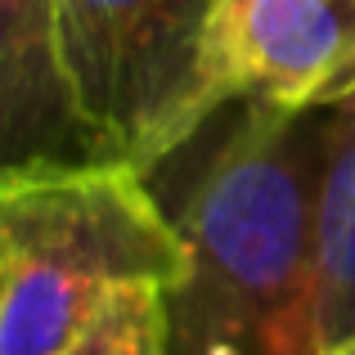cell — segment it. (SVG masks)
Returning <instances> with one entry per match:
<instances>
[{"label":"cell","instance_id":"cell-1","mask_svg":"<svg viewBox=\"0 0 355 355\" xmlns=\"http://www.w3.org/2000/svg\"><path fill=\"white\" fill-rule=\"evenodd\" d=\"M333 108L234 104L166 211L189 270L162 293L166 355H324L320 180Z\"/></svg>","mask_w":355,"mask_h":355},{"label":"cell","instance_id":"cell-8","mask_svg":"<svg viewBox=\"0 0 355 355\" xmlns=\"http://www.w3.org/2000/svg\"><path fill=\"white\" fill-rule=\"evenodd\" d=\"M329 355H355V342H347V347H333Z\"/></svg>","mask_w":355,"mask_h":355},{"label":"cell","instance_id":"cell-7","mask_svg":"<svg viewBox=\"0 0 355 355\" xmlns=\"http://www.w3.org/2000/svg\"><path fill=\"white\" fill-rule=\"evenodd\" d=\"M63 355H166V311L157 288H121Z\"/></svg>","mask_w":355,"mask_h":355},{"label":"cell","instance_id":"cell-6","mask_svg":"<svg viewBox=\"0 0 355 355\" xmlns=\"http://www.w3.org/2000/svg\"><path fill=\"white\" fill-rule=\"evenodd\" d=\"M320 329L324 355L355 342V95L333 108L320 180Z\"/></svg>","mask_w":355,"mask_h":355},{"label":"cell","instance_id":"cell-5","mask_svg":"<svg viewBox=\"0 0 355 355\" xmlns=\"http://www.w3.org/2000/svg\"><path fill=\"white\" fill-rule=\"evenodd\" d=\"M113 157L72 77L59 0H0V175Z\"/></svg>","mask_w":355,"mask_h":355},{"label":"cell","instance_id":"cell-4","mask_svg":"<svg viewBox=\"0 0 355 355\" xmlns=\"http://www.w3.org/2000/svg\"><path fill=\"white\" fill-rule=\"evenodd\" d=\"M202 72L220 108H338L355 95V0H211Z\"/></svg>","mask_w":355,"mask_h":355},{"label":"cell","instance_id":"cell-3","mask_svg":"<svg viewBox=\"0 0 355 355\" xmlns=\"http://www.w3.org/2000/svg\"><path fill=\"white\" fill-rule=\"evenodd\" d=\"M211 0H59V27L86 113L121 162L157 171L211 117L202 72Z\"/></svg>","mask_w":355,"mask_h":355},{"label":"cell","instance_id":"cell-2","mask_svg":"<svg viewBox=\"0 0 355 355\" xmlns=\"http://www.w3.org/2000/svg\"><path fill=\"white\" fill-rule=\"evenodd\" d=\"M189 248L135 162L0 175V355H63L121 288H175Z\"/></svg>","mask_w":355,"mask_h":355}]
</instances>
